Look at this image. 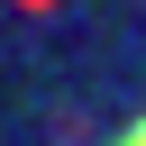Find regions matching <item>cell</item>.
Returning a JSON list of instances; mask_svg holds the SVG:
<instances>
[{
    "label": "cell",
    "instance_id": "cell-1",
    "mask_svg": "<svg viewBox=\"0 0 146 146\" xmlns=\"http://www.w3.org/2000/svg\"><path fill=\"white\" fill-rule=\"evenodd\" d=\"M119 146H146V119H137V128H128V137H119Z\"/></svg>",
    "mask_w": 146,
    "mask_h": 146
}]
</instances>
